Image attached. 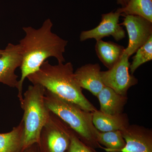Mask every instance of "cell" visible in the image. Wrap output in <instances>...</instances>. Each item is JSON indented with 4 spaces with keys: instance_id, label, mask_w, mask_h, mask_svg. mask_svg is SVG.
Returning <instances> with one entry per match:
<instances>
[{
    "instance_id": "1",
    "label": "cell",
    "mask_w": 152,
    "mask_h": 152,
    "mask_svg": "<svg viewBox=\"0 0 152 152\" xmlns=\"http://www.w3.org/2000/svg\"><path fill=\"white\" fill-rule=\"evenodd\" d=\"M53 26L50 19H48L39 28L31 27L23 28L26 35L19 44L22 56L20 67L21 76L18 88L20 102L23 99V86L25 79L37 71L47 59L53 57L58 63L65 62L64 53L68 41L53 33Z\"/></svg>"
},
{
    "instance_id": "2",
    "label": "cell",
    "mask_w": 152,
    "mask_h": 152,
    "mask_svg": "<svg viewBox=\"0 0 152 152\" xmlns=\"http://www.w3.org/2000/svg\"><path fill=\"white\" fill-rule=\"evenodd\" d=\"M74 73L71 62L53 65L46 61L37 71L27 78L32 84L41 85L59 97L93 113L97 109L85 96Z\"/></svg>"
},
{
    "instance_id": "3",
    "label": "cell",
    "mask_w": 152,
    "mask_h": 152,
    "mask_svg": "<svg viewBox=\"0 0 152 152\" xmlns=\"http://www.w3.org/2000/svg\"><path fill=\"white\" fill-rule=\"evenodd\" d=\"M44 98L49 110L67 124L83 143L94 149H103L104 147L98 142L99 131L93 124L92 113L83 110L46 89Z\"/></svg>"
},
{
    "instance_id": "4",
    "label": "cell",
    "mask_w": 152,
    "mask_h": 152,
    "mask_svg": "<svg viewBox=\"0 0 152 152\" xmlns=\"http://www.w3.org/2000/svg\"><path fill=\"white\" fill-rule=\"evenodd\" d=\"M45 91L41 85H31L20 102L23 110V151L34 144H39L41 132L48 120L50 111L45 103Z\"/></svg>"
},
{
    "instance_id": "5",
    "label": "cell",
    "mask_w": 152,
    "mask_h": 152,
    "mask_svg": "<svg viewBox=\"0 0 152 152\" xmlns=\"http://www.w3.org/2000/svg\"><path fill=\"white\" fill-rule=\"evenodd\" d=\"M72 132L67 124L50 112L38 145L43 144L47 152H66L70 143Z\"/></svg>"
},
{
    "instance_id": "6",
    "label": "cell",
    "mask_w": 152,
    "mask_h": 152,
    "mask_svg": "<svg viewBox=\"0 0 152 152\" xmlns=\"http://www.w3.org/2000/svg\"><path fill=\"white\" fill-rule=\"evenodd\" d=\"M129 58V57L124 53L113 67L101 72L105 86L110 87L118 94L126 96L129 89L138 83L137 79L130 72Z\"/></svg>"
},
{
    "instance_id": "7",
    "label": "cell",
    "mask_w": 152,
    "mask_h": 152,
    "mask_svg": "<svg viewBox=\"0 0 152 152\" xmlns=\"http://www.w3.org/2000/svg\"><path fill=\"white\" fill-rule=\"evenodd\" d=\"M124 16V21L120 25L126 29L129 41L124 53L130 57L152 37V22L138 16Z\"/></svg>"
},
{
    "instance_id": "8",
    "label": "cell",
    "mask_w": 152,
    "mask_h": 152,
    "mask_svg": "<svg viewBox=\"0 0 152 152\" xmlns=\"http://www.w3.org/2000/svg\"><path fill=\"white\" fill-rule=\"evenodd\" d=\"M121 14L116 11L102 15V20L97 26L91 30L83 31L80 36V41L83 42L89 39L96 41L111 36L117 41L126 37V33L119 23Z\"/></svg>"
},
{
    "instance_id": "9",
    "label": "cell",
    "mask_w": 152,
    "mask_h": 152,
    "mask_svg": "<svg viewBox=\"0 0 152 152\" xmlns=\"http://www.w3.org/2000/svg\"><path fill=\"white\" fill-rule=\"evenodd\" d=\"M22 56L19 44L9 43L0 56V83L11 88L19 86L18 76L15 73L22 64Z\"/></svg>"
},
{
    "instance_id": "10",
    "label": "cell",
    "mask_w": 152,
    "mask_h": 152,
    "mask_svg": "<svg viewBox=\"0 0 152 152\" xmlns=\"http://www.w3.org/2000/svg\"><path fill=\"white\" fill-rule=\"evenodd\" d=\"M121 132L126 142L122 152H152L151 129L129 124Z\"/></svg>"
},
{
    "instance_id": "11",
    "label": "cell",
    "mask_w": 152,
    "mask_h": 152,
    "mask_svg": "<svg viewBox=\"0 0 152 152\" xmlns=\"http://www.w3.org/2000/svg\"><path fill=\"white\" fill-rule=\"evenodd\" d=\"M101 69L99 64H88L78 68L74 73L81 88L96 96L105 86L101 77Z\"/></svg>"
},
{
    "instance_id": "12",
    "label": "cell",
    "mask_w": 152,
    "mask_h": 152,
    "mask_svg": "<svg viewBox=\"0 0 152 152\" xmlns=\"http://www.w3.org/2000/svg\"><path fill=\"white\" fill-rule=\"evenodd\" d=\"M92 121L95 128L102 132L121 131L130 124L127 114L108 115L97 110L92 113Z\"/></svg>"
},
{
    "instance_id": "13",
    "label": "cell",
    "mask_w": 152,
    "mask_h": 152,
    "mask_svg": "<svg viewBox=\"0 0 152 152\" xmlns=\"http://www.w3.org/2000/svg\"><path fill=\"white\" fill-rule=\"evenodd\" d=\"M102 113L108 115L122 113L127 103V95L120 94L110 87L105 86L96 96Z\"/></svg>"
},
{
    "instance_id": "14",
    "label": "cell",
    "mask_w": 152,
    "mask_h": 152,
    "mask_svg": "<svg viewBox=\"0 0 152 152\" xmlns=\"http://www.w3.org/2000/svg\"><path fill=\"white\" fill-rule=\"evenodd\" d=\"M125 48L111 42L102 40L96 41L95 50L97 56L104 65L108 69L113 66L122 56Z\"/></svg>"
},
{
    "instance_id": "15",
    "label": "cell",
    "mask_w": 152,
    "mask_h": 152,
    "mask_svg": "<svg viewBox=\"0 0 152 152\" xmlns=\"http://www.w3.org/2000/svg\"><path fill=\"white\" fill-rule=\"evenodd\" d=\"M24 124L23 120L11 132L0 134V152H23Z\"/></svg>"
},
{
    "instance_id": "16",
    "label": "cell",
    "mask_w": 152,
    "mask_h": 152,
    "mask_svg": "<svg viewBox=\"0 0 152 152\" xmlns=\"http://www.w3.org/2000/svg\"><path fill=\"white\" fill-rule=\"evenodd\" d=\"M121 15L138 16L152 22V0H129L124 7L117 10Z\"/></svg>"
},
{
    "instance_id": "17",
    "label": "cell",
    "mask_w": 152,
    "mask_h": 152,
    "mask_svg": "<svg viewBox=\"0 0 152 152\" xmlns=\"http://www.w3.org/2000/svg\"><path fill=\"white\" fill-rule=\"evenodd\" d=\"M97 140L100 145L105 146L103 149L107 152H122L126 146V142L121 131L99 132Z\"/></svg>"
},
{
    "instance_id": "18",
    "label": "cell",
    "mask_w": 152,
    "mask_h": 152,
    "mask_svg": "<svg viewBox=\"0 0 152 152\" xmlns=\"http://www.w3.org/2000/svg\"><path fill=\"white\" fill-rule=\"evenodd\" d=\"M136 53L129 67L130 72L133 75L140 66L152 60V37L139 48Z\"/></svg>"
},
{
    "instance_id": "19",
    "label": "cell",
    "mask_w": 152,
    "mask_h": 152,
    "mask_svg": "<svg viewBox=\"0 0 152 152\" xmlns=\"http://www.w3.org/2000/svg\"><path fill=\"white\" fill-rule=\"evenodd\" d=\"M66 152H97L90 148L79 139L73 131L71 135L70 143Z\"/></svg>"
},
{
    "instance_id": "20",
    "label": "cell",
    "mask_w": 152,
    "mask_h": 152,
    "mask_svg": "<svg viewBox=\"0 0 152 152\" xmlns=\"http://www.w3.org/2000/svg\"><path fill=\"white\" fill-rule=\"evenodd\" d=\"M129 0H117V3L122 6V7H124L127 4Z\"/></svg>"
},
{
    "instance_id": "21",
    "label": "cell",
    "mask_w": 152,
    "mask_h": 152,
    "mask_svg": "<svg viewBox=\"0 0 152 152\" xmlns=\"http://www.w3.org/2000/svg\"><path fill=\"white\" fill-rule=\"evenodd\" d=\"M33 145L28 147L26 149L22 152H37L36 151V149L33 147Z\"/></svg>"
},
{
    "instance_id": "22",
    "label": "cell",
    "mask_w": 152,
    "mask_h": 152,
    "mask_svg": "<svg viewBox=\"0 0 152 152\" xmlns=\"http://www.w3.org/2000/svg\"><path fill=\"white\" fill-rule=\"evenodd\" d=\"M3 52V50H0V56L1 55L2 53Z\"/></svg>"
}]
</instances>
